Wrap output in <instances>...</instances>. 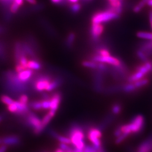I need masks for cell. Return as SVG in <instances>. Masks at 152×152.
<instances>
[{"mask_svg": "<svg viewBox=\"0 0 152 152\" xmlns=\"http://www.w3.org/2000/svg\"><path fill=\"white\" fill-rule=\"evenodd\" d=\"M145 127V118L141 114L136 115L129 123L120 126L122 134H137L143 132Z\"/></svg>", "mask_w": 152, "mask_h": 152, "instance_id": "6da1fadb", "label": "cell"}, {"mask_svg": "<svg viewBox=\"0 0 152 152\" xmlns=\"http://www.w3.org/2000/svg\"><path fill=\"white\" fill-rule=\"evenodd\" d=\"M68 135L70 138L74 148L83 150L86 146L84 141L85 134L83 129L80 125L77 124L72 125L68 130Z\"/></svg>", "mask_w": 152, "mask_h": 152, "instance_id": "7a4b0ae2", "label": "cell"}, {"mask_svg": "<svg viewBox=\"0 0 152 152\" xmlns=\"http://www.w3.org/2000/svg\"><path fill=\"white\" fill-rule=\"evenodd\" d=\"M4 77L6 78L7 88L13 93L23 92L27 89L25 83L19 80L16 72L12 70L6 72L4 73Z\"/></svg>", "mask_w": 152, "mask_h": 152, "instance_id": "3957f363", "label": "cell"}, {"mask_svg": "<svg viewBox=\"0 0 152 152\" xmlns=\"http://www.w3.org/2000/svg\"><path fill=\"white\" fill-rule=\"evenodd\" d=\"M120 15L110 10L106 11L96 12L93 15L91 18L92 24H101L111 20L119 18Z\"/></svg>", "mask_w": 152, "mask_h": 152, "instance_id": "277c9868", "label": "cell"}, {"mask_svg": "<svg viewBox=\"0 0 152 152\" xmlns=\"http://www.w3.org/2000/svg\"><path fill=\"white\" fill-rule=\"evenodd\" d=\"M26 121L27 124L33 128L34 134L37 135L42 133L44 130L42 126V120L35 114L28 112Z\"/></svg>", "mask_w": 152, "mask_h": 152, "instance_id": "5b68a950", "label": "cell"}, {"mask_svg": "<svg viewBox=\"0 0 152 152\" xmlns=\"http://www.w3.org/2000/svg\"><path fill=\"white\" fill-rule=\"evenodd\" d=\"M102 136L101 131L98 128L92 127L88 130V139L91 141L92 145L96 149L102 147V143L100 140Z\"/></svg>", "mask_w": 152, "mask_h": 152, "instance_id": "8992f818", "label": "cell"}, {"mask_svg": "<svg viewBox=\"0 0 152 152\" xmlns=\"http://www.w3.org/2000/svg\"><path fill=\"white\" fill-rule=\"evenodd\" d=\"M92 60L97 63H107L113 66H119L122 64V62L119 59L113 56H101L99 55H96L93 56Z\"/></svg>", "mask_w": 152, "mask_h": 152, "instance_id": "52a82bcc", "label": "cell"}, {"mask_svg": "<svg viewBox=\"0 0 152 152\" xmlns=\"http://www.w3.org/2000/svg\"><path fill=\"white\" fill-rule=\"evenodd\" d=\"M51 81V78L49 75L39 76L35 79L33 83L34 88L38 92H42L44 90H46V88Z\"/></svg>", "mask_w": 152, "mask_h": 152, "instance_id": "ba28073f", "label": "cell"}, {"mask_svg": "<svg viewBox=\"0 0 152 152\" xmlns=\"http://www.w3.org/2000/svg\"><path fill=\"white\" fill-rule=\"evenodd\" d=\"M61 99L62 95L61 92H56L52 94L50 98V110L56 111L61 104Z\"/></svg>", "mask_w": 152, "mask_h": 152, "instance_id": "9c48e42d", "label": "cell"}, {"mask_svg": "<svg viewBox=\"0 0 152 152\" xmlns=\"http://www.w3.org/2000/svg\"><path fill=\"white\" fill-rule=\"evenodd\" d=\"M137 152H152V135L139 144Z\"/></svg>", "mask_w": 152, "mask_h": 152, "instance_id": "30bf717a", "label": "cell"}, {"mask_svg": "<svg viewBox=\"0 0 152 152\" xmlns=\"http://www.w3.org/2000/svg\"><path fill=\"white\" fill-rule=\"evenodd\" d=\"M13 50H14L15 62L16 65H17L18 63L19 60L22 55L24 53V51L23 50V48H22L21 42L18 40L15 42L14 44Z\"/></svg>", "mask_w": 152, "mask_h": 152, "instance_id": "8fae6325", "label": "cell"}, {"mask_svg": "<svg viewBox=\"0 0 152 152\" xmlns=\"http://www.w3.org/2000/svg\"><path fill=\"white\" fill-rule=\"evenodd\" d=\"M33 70L30 69H25L21 72L17 73V77L21 82L26 83L28 82L33 75Z\"/></svg>", "mask_w": 152, "mask_h": 152, "instance_id": "7c38bea8", "label": "cell"}, {"mask_svg": "<svg viewBox=\"0 0 152 152\" xmlns=\"http://www.w3.org/2000/svg\"><path fill=\"white\" fill-rule=\"evenodd\" d=\"M104 26L101 24H92L91 29L92 36L94 39L100 37L104 31Z\"/></svg>", "mask_w": 152, "mask_h": 152, "instance_id": "4fadbf2b", "label": "cell"}, {"mask_svg": "<svg viewBox=\"0 0 152 152\" xmlns=\"http://www.w3.org/2000/svg\"><path fill=\"white\" fill-rule=\"evenodd\" d=\"M3 144L7 145H16L20 143V138L16 135H10L2 138Z\"/></svg>", "mask_w": 152, "mask_h": 152, "instance_id": "5bb4252c", "label": "cell"}, {"mask_svg": "<svg viewBox=\"0 0 152 152\" xmlns=\"http://www.w3.org/2000/svg\"><path fill=\"white\" fill-rule=\"evenodd\" d=\"M7 46L6 42L0 39V61L4 62L7 59Z\"/></svg>", "mask_w": 152, "mask_h": 152, "instance_id": "9a60e30c", "label": "cell"}, {"mask_svg": "<svg viewBox=\"0 0 152 152\" xmlns=\"http://www.w3.org/2000/svg\"><path fill=\"white\" fill-rule=\"evenodd\" d=\"M56 111L52 110H50L48 113L46 114L42 120V126L45 129L46 126H47L49 123L52 120V118H53Z\"/></svg>", "mask_w": 152, "mask_h": 152, "instance_id": "2e32d148", "label": "cell"}, {"mask_svg": "<svg viewBox=\"0 0 152 152\" xmlns=\"http://www.w3.org/2000/svg\"><path fill=\"white\" fill-rule=\"evenodd\" d=\"M62 83V81L61 78H56V79L52 80L46 88V90L47 92H50L57 89L61 86Z\"/></svg>", "mask_w": 152, "mask_h": 152, "instance_id": "e0dca14e", "label": "cell"}, {"mask_svg": "<svg viewBox=\"0 0 152 152\" xmlns=\"http://www.w3.org/2000/svg\"><path fill=\"white\" fill-rule=\"evenodd\" d=\"M42 68V65L37 59L28 60L27 64V69L31 70H39Z\"/></svg>", "mask_w": 152, "mask_h": 152, "instance_id": "ac0fdd59", "label": "cell"}, {"mask_svg": "<svg viewBox=\"0 0 152 152\" xmlns=\"http://www.w3.org/2000/svg\"><path fill=\"white\" fill-rule=\"evenodd\" d=\"M122 90L126 93H133L138 90L137 87L134 85V83H129L123 85L122 87Z\"/></svg>", "mask_w": 152, "mask_h": 152, "instance_id": "d6986e66", "label": "cell"}, {"mask_svg": "<svg viewBox=\"0 0 152 152\" xmlns=\"http://www.w3.org/2000/svg\"><path fill=\"white\" fill-rule=\"evenodd\" d=\"M149 83V79L146 78H144L142 79L137 81L136 82H134V84L135 85V87H137L138 90L142 89L143 88L146 86Z\"/></svg>", "mask_w": 152, "mask_h": 152, "instance_id": "ffe728a7", "label": "cell"}, {"mask_svg": "<svg viewBox=\"0 0 152 152\" xmlns=\"http://www.w3.org/2000/svg\"><path fill=\"white\" fill-rule=\"evenodd\" d=\"M148 1L149 0H141L140 2L134 7L133 10L134 12L135 13H138L140 12L142 9L145 7V5L147 4Z\"/></svg>", "mask_w": 152, "mask_h": 152, "instance_id": "44dd1931", "label": "cell"}, {"mask_svg": "<svg viewBox=\"0 0 152 152\" xmlns=\"http://www.w3.org/2000/svg\"><path fill=\"white\" fill-rule=\"evenodd\" d=\"M82 65L86 68L90 69H97L98 63L93 61H84L82 62Z\"/></svg>", "mask_w": 152, "mask_h": 152, "instance_id": "7402d4cb", "label": "cell"}, {"mask_svg": "<svg viewBox=\"0 0 152 152\" xmlns=\"http://www.w3.org/2000/svg\"><path fill=\"white\" fill-rule=\"evenodd\" d=\"M0 100L2 103L7 105V106L13 103V102L15 101H13L10 97L6 95H1L0 97Z\"/></svg>", "mask_w": 152, "mask_h": 152, "instance_id": "603a6c76", "label": "cell"}, {"mask_svg": "<svg viewBox=\"0 0 152 152\" xmlns=\"http://www.w3.org/2000/svg\"><path fill=\"white\" fill-rule=\"evenodd\" d=\"M137 36L139 38L152 40V33L149 32H138L137 34Z\"/></svg>", "mask_w": 152, "mask_h": 152, "instance_id": "cb8c5ba5", "label": "cell"}, {"mask_svg": "<svg viewBox=\"0 0 152 152\" xmlns=\"http://www.w3.org/2000/svg\"><path fill=\"white\" fill-rule=\"evenodd\" d=\"M122 110V106L119 103H115L112 106V113L115 115H118Z\"/></svg>", "mask_w": 152, "mask_h": 152, "instance_id": "d4e9b609", "label": "cell"}, {"mask_svg": "<svg viewBox=\"0 0 152 152\" xmlns=\"http://www.w3.org/2000/svg\"><path fill=\"white\" fill-rule=\"evenodd\" d=\"M28 105H29V107H30L32 109L36 110H39L42 109L41 101L32 102Z\"/></svg>", "mask_w": 152, "mask_h": 152, "instance_id": "484cf974", "label": "cell"}, {"mask_svg": "<svg viewBox=\"0 0 152 152\" xmlns=\"http://www.w3.org/2000/svg\"><path fill=\"white\" fill-rule=\"evenodd\" d=\"M137 56L143 62H147L149 60V57L145 54L143 51L141 50L140 49L138 50L137 52Z\"/></svg>", "mask_w": 152, "mask_h": 152, "instance_id": "4316f807", "label": "cell"}, {"mask_svg": "<svg viewBox=\"0 0 152 152\" xmlns=\"http://www.w3.org/2000/svg\"><path fill=\"white\" fill-rule=\"evenodd\" d=\"M56 139H58V140L59 141L60 143H62L66 144H72L71 140L70 138L66 137L64 136H62V135H59L58 134V135L56 136Z\"/></svg>", "mask_w": 152, "mask_h": 152, "instance_id": "83f0119b", "label": "cell"}, {"mask_svg": "<svg viewBox=\"0 0 152 152\" xmlns=\"http://www.w3.org/2000/svg\"><path fill=\"white\" fill-rule=\"evenodd\" d=\"M81 6L79 3H76L72 4L71 6V10L73 13H77L80 10Z\"/></svg>", "mask_w": 152, "mask_h": 152, "instance_id": "f1b7e54d", "label": "cell"}, {"mask_svg": "<svg viewBox=\"0 0 152 152\" xmlns=\"http://www.w3.org/2000/svg\"><path fill=\"white\" fill-rule=\"evenodd\" d=\"M42 102V109H50V101L49 99H45L41 101Z\"/></svg>", "mask_w": 152, "mask_h": 152, "instance_id": "f546056e", "label": "cell"}, {"mask_svg": "<svg viewBox=\"0 0 152 152\" xmlns=\"http://www.w3.org/2000/svg\"><path fill=\"white\" fill-rule=\"evenodd\" d=\"M20 6H19L18 4L15 3V1H13V3L12 4V5L10 7V11L13 14H16L17 12H18L19 8H20Z\"/></svg>", "mask_w": 152, "mask_h": 152, "instance_id": "4dcf8cb0", "label": "cell"}, {"mask_svg": "<svg viewBox=\"0 0 152 152\" xmlns=\"http://www.w3.org/2000/svg\"><path fill=\"white\" fill-rule=\"evenodd\" d=\"M129 135L125 134H122L120 136H119L118 137H117L116 141H115V143L118 145L121 143L122 142H123L126 138L128 137Z\"/></svg>", "mask_w": 152, "mask_h": 152, "instance_id": "1f68e13d", "label": "cell"}, {"mask_svg": "<svg viewBox=\"0 0 152 152\" xmlns=\"http://www.w3.org/2000/svg\"><path fill=\"white\" fill-rule=\"evenodd\" d=\"M75 35L73 33L70 34L68 37L67 39V43L68 46H71L72 45V43H73L74 40L75 39Z\"/></svg>", "mask_w": 152, "mask_h": 152, "instance_id": "d6a6232c", "label": "cell"}, {"mask_svg": "<svg viewBox=\"0 0 152 152\" xmlns=\"http://www.w3.org/2000/svg\"><path fill=\"white\" fill-rule=\"evenodd\" d=\"M28 97L25 94H22L21 95L19 98L18 102H20V103H22V104H28Z\"/></svg>", "mask_w": 152, "mask_h": 152, "instance_id": "836d02e7", "label": "cell"}, {"mask_svg": "<svg viewBox=\"0 0 152 152\" xmlns=\"http://www.w3.org/2000/svg\"><path fill=\"white\" fill-rule=\"evenodd\" d=\"M98 55L101 56H110V53L107 49L102 48L98 51Z\"/></svg>", "mask_w": 152, "mask_h": 152, "instance_id": "e575fe53", "label": "cell"}, {"mask_svg": "<svg viewBox=\"0 0 152 152\" xmlns=\"http://www.w3.org/2000/svg\"><path fill=\"white\" fill-rule=\"evenodd\" d=\"M59 148L61 149L63 151H67L70 150L72 149V148L68 146L67 144L64 143H60L59 144Z\"/></svg>", "mask_w": 152, "mask_h": 152, "instance_id": "d590c367", "label": "cell"}, {"mask_svg": "<svg viewBox=\"0 0 152 152\" xmlns=\"http://www.w3.org/2000/svg\"><path fill=\"white\" fill-rule=\"evenodd\" d=\"M122 134V131H121V128H120V126H118V128H116V129H115L114 132V135L116 137H118L119 136Z\"/></svg>", "mask_w": 152, "mask_h": 152, "instance_id": "8d00e7d4", "label": "cell"}, {"mask_svg": "<svg viewBox=\"0 0 152 152\" xmlns=\"http://www.w3.org/2000/svg\"><path fill=\"white\" fill-rule=\"evenodd\" d=\"M65 0H51L52 3L55 4H61V3H63Z\"/></svg>", "mask_w": 152, "mask_h": 152, "instance_id": "74e56055", "label": "cell"}, {"mask_svg": "<svg viewBox=\"0 0 152 152\" xmlns=\"http://www.w3.org/2000/svg\"><path fill=\"white\" fill-rule=\"evenodd\" d=\"M6 31V28L4 26H2L0 25V34L4 33Z\"/></svg>", "mask_w": 152, "mask_h": 152, "instance_id": "f35d334b", "label": "cell"}, {"mask_svg": "<svg viewBox=\"0 0 152 152\" xmlns=\"http://www.w3.org/2000/svg\"><path fill=\"white\" fill-rule=\"evenodd\" d=\"M14 1L20 6H21L23 4V0H14Z\"/></svg>", "mask_w": 152, "mask_h": 152, "instance_id": "ab89813d", "label": "cell"}, {"mask_svg": "<svg viewBox=\"0 0 152 152\" xmlns=\"http://www.w3.org/2000/svg\"><path fill=\"white\" fill-rule=\"evenodd\" d=\"M149 17L150 23L151 25V27L152 29V11H150L149 13Z\"/></svg>", "mask_w": 152, "mask_h": 152, "instance_id": "60d3db41", "label": "cell"}, {"mask_svg": "<svg viewBox=\"0 0 152 152\" xmlns=\"http://www.w3.org/2000/svg\"><path fill=\"white\" fill-rule=\"evenodd\" d=\"M25 1L32 4H37L36 0H25Z\"/></svg>", "mask_w": 152, "mask_h": 152, "instance_id": "b9f144b4", "label": "cell"}, {"mask_svg": "<svg viewBox=\"0 0 152 152\" xmlns=\"http://www.w3.org/2000/svg\"><path fill=\"white\" fill-rule=\"evenodd\" d=\"M68 1H69V3L74 4V3H77L79 0H67Z\"/></svg>", "mask_w": 152, "mask_h": 152, "instance_id": "7bdbcfd3", "label": "cell"}, {"mask_svg": "<svg viewBox=\"0 0 152 152\" xmlns=\"http://www.w3.org/2000/svg\"><path fill=\"white\" fill-rule=\"evenodd\" d=\"M147 4L150 7H152V0H149L147 2Z\"/></svg>", "mask_w": 152, "mask_h": 152, "instance_id": "ee69618b", "label": "cell"}, {"mask_svg": "<svg viewBox=\"0 0 152 152\" xmlns=\"http://www.w3.org/2000/svg\"><path fill=\"white\" fill-rule=\"evenodd\" d=\"M123 0H108V1L109 3H110V2H112V1H123Z\"/></svg>", "mask_w": 152, "mask_h": 152, "instance_id": "f6af8a7d", "label": "cell"}, {"mask_svg": "<svg viewBox=\"0 0 152 152\" xmlns=\"http://www.w3.org/2000/svg\"><path fill=\"white\" fill-rule=\"evenodd\" d=\"M55 152H63V150H62L60 148L59 149H56L55 151Z\"/></svg>", "mask_w": 152, "mask_h": 152, "instance_id": "bcb514c9", "label": "cell"}, {"mask_svg": "<svg viewBox=\"0 0 152 152\" xmlns=\"http://www.w3.org/2000/svg\"><path fill=\"white\" fill-rule=\"evenodd\" d=\"M1 144H3V139L0 138V145H1Z\"/></svg>", "mask_w": 152, "mask_h": 152, "instance_id": "7dc6e473", "label": "cell"}, {"mask_svg": "<svg viewBox=\"0 0 152 152\" xmlns=\"http://www.w3.org/2000/svg\"><path fill=\"white\" fill-rule=\"evenodd\" d=\"M3 117L2 115H0V122H1L2 120H3Z\"/></svg>", "mask_w": 152, "mask_h": 152, "instance_id": "c3c4849f", "label": "cell"}, {"mask_svg": "<svg viewBox=\"0 0 152 152\" xmlns=\"http://www.w3.org/2000/svg\"><path fill=\"white\" fill-rule=\"evenodd\" d=\"M84 1H91V0H84Z\"/></svg>", "mask_w": 152, "mask_h": 152, "instance_id": "681fc988", "label": "cell"}, {"mask_svg": "<svg viewBox=\"0 0 152 152\" xmlns=\"http://www.w3.org/2000/svg\"><path fill=\"white\" fill-rule=\"evenodd\" d=\"M46 152V151H45V152Z\"/></svg>", "mask_w": 152, "mask_h": 152, "instance_id": "f907efd6", "label": "cell"}]
</instances>
